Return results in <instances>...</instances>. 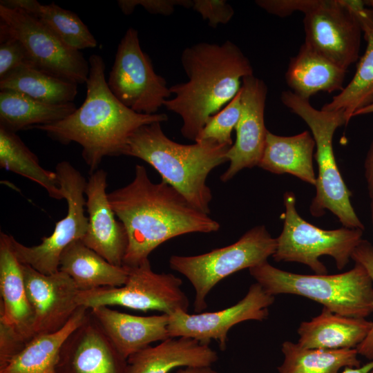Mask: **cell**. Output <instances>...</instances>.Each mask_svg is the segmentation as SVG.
<instances>
[{"mask_svg": "<svg viewBox=\"0 0 373 373\" xmlns=\"http://www.w3.org/2000/svg\"><path fill=\"white\" fill-rule=\"evenodd\" d=\"M89 310L80 306L59 331L33 337L17 355L0 368V373H58L61 349L72 332L85 321Z\"/></svg>", "mask_w": 373, "mask_h": 373, "instance_id": "obj_26", "label": "cell"}, {"mask_svg": "<svg viewBox=\"0 0 373 373\" xmlns=\"http://www.w3.org/2000/svg\"><path fill=\"white\" fill-rule=\"evenodd\" d=\"M115 97L142 114H156L171 96L166 79L157 74L140 46L137 30L129 28L121 39L106 80Z\"/></svg>", "mask_w": 373, "mask_h": 373, "instance_id": "obj_11", "label": "cell"}, {"mask_svg": "<svg viewBox=\"0 0 373 373\" xmlns=\"http://www.w3.org/2000/svg\"><path fill=\"white\" fill-rule=\"evenodd\" d=\"M276 248V238L271 237L265 225H258L230 245L197 256H171L169 266L193 285L194 311L200 313L207 308L206 298L219 282L238 271L267 262Z\"/></svg>", "mask_w": 373, "mask_h": 373, "instance_id": "obj_7", "label": "cell"}, {"mask_svg": "<svg viewBox=\"0 0 373 373\" xmlns=\"http://www.w3.org/2000/svg\"><path fill=\"white\" fill-rule=\"evenodd\" d=\"M283 202V227L276 238L274 260L298 262L306 265L316 274H327V268L319 258L327 255L334 259L338 269H343L362 241L363 230L345 227L325 230L307 222L296 210V196L292 191L285 193Z\"/></svg>", "mask_w": 373, "mask_h": 373, "instance_id": "obj_8", "label": "cell"}, {"mask_svg": "<svg viewBox=\"0 0 373 373\" xmlns=\"http://www.w3.org/2000/svg\"><path fill=\"white\" fill-rule=\"evenodd\" d=\"M3 90L19 92L46 104H62L73 102L77 84L33 66H23L0 79V90Z\"/></svg>", "mask_w": 373, "mask_h": 373, "instance_id": "obj_29", "label": "cell"}, {"mask_svg": "<svg viewBox=\"0 0 373 373\" xmlns=\"http://www.w3.org/2000/svg\"><path fill=\"white\" fill-rule=\"evenodd\" d=\"M22 265L27 296L34 312L33 337L54 333L69 321L80 307L78 289L66 273L44 274Z\"/></svg>", "mask_w": 373, "mask_h": 373, "instance_id": "obj_16", "label": "cell"}, {"mask_svg": "<svg viewBox=\"0 0 373 373\" xmlns=\"http://www.w3.org/2000/svg\"><path fill=\"white\" fill-rule=\"evenodd\" d=\"M370 113H373V104L366 107H364L360 109L359 111H358L357 112H356L355 114L354 115V117L357 116V115H361L370 114Z\"/></svg>", "mask_w": 373, "mask_h": 373, "instance_id": "obj_43", "label": "cell"}, {"mask_svg": "<svg viewBox=\"0 0 373 373\" xmlns=\"http://www.w3.org/2000/svg\"><path fill=\"white\" fill-rule=\"evenodd\" d=\"M365 176L367 183L368 193L372 198H373V141L365 161Z\"/></svg>", "mask_w": 373, "mask_h": 373, "instance_id": "obj_40", "label": "cell"}, {"mask_svg": "<svg viewBox=\"0 0 373 373\" xmlns=\"http://www.w3.org/2000/svg\"><path fill=\"white\" fill-rule=\"evenodd\" d=\"M0 166L41 186L50 198H64L56 172L43 168L17 133L0 127Z\"/></svg>", "mask_w": 373, "mask_h": 373, "instance_id": "obj_30", "label": "cell"}, {"mask_svg": "<svg viewBox=\"0 0 373 373\" xmlns=\"http://www.w3.org/2000/svg\"><path fill=\"white\" fill-rule=\"evenodd\" d=\"M240 94V90L222 110L208 118L195 142L210 141L233 145L231 133L238 124L241 111Z\"/></svg>", "mask_w": 373, "mask_h": 373, "instance_id": "obj_33", "label": "cell"}, {"mask_svg": "<svg viewBox=\"0 0 373 373\" xmlns=\"http://www.w3.org/2000/svg\"><path fill=\"white\" fill-rule=\"evenodd\" d=\"M191 8L213 28L227 23L234 15L233 8L225 0H193Z\"/></svg>", "mask_w": 373, "mask_h": 373, "instance_id": "obj_35", "label": "cell"}, {"mask_svg": "<svg viewBox=\"0 0 373 373\" xmlns=\"http://www.w3.org/2000/svg\"><path fill=\"white\" fill-rule=\"evenodd\" d=\"M280 100L310 128L315 141L314 157L318 165L316 195L309 206L313 216H322L325 210L334 214L345 227L364 230L350 201L351 192L345 184L334 157L332 140L336 130L346 125L344 111L318 110L308 99L291 90L281 93Z\"/></svg>", "mask_w": 373, "mask_h": 373, "instance_id": "obj_6", "label": "cell"}, {"mask_svg": "<svg viewBox=\"0 0 373 373\" xmlns=\"http://www.w3.org/2000/svg\"><path fill=\"white\" fill-rule=\"evenodd\" d=\"M318 0H257L256 3L271 15L287 17L296 11L304 14L313 8Z\"/></svg>", "mask_w": 373, "mask_h": 373, "instance_id": "obj_39", "label": "cell"}, {"mask_svg": "<svg viewBox=\"0 0 373 373\" xmlns=\"http://www.w3.org/2000/svg\"><path fill=\"white\" fill-rule=\"evenodd\" d=\"M240 93L241 111L235 128L236 139L227 153L229 165L220 178L223 182L245 168L258 166L268 132L265 124L267 87L264 81L254 75L243 77Z\"/></svg>", "mask_w": 373, "mask_h": 373, "instance_id": "obj_15", "label": "cell"}, {"mask_svg": "<svg viewBox=\"0 0 373 373\" xmlns=\"http://www.w3.org/2000/svg\"><path fill=\"white\" fill-rule=\"evenodd\" d=\"M73 102L46 104L11 90L0 91V127L17 133L37 125L59 122L76 110Z\"/></svg>", "mask_w": 373, "mask_h": 373, "instance_id": "obj_27", "label": "cell"}, {"mask_svg": "<svg viewBox=\"0 0 373 373\" xmlns=\"http://www.w3.org/2000/svg\"><path fill=\"white\" fill-rule=\"evenodd\" d=\"M373 322L335 314L325 308L298 329L301 347L321 350L356 348L367 336Z\"/></svg>", "mask_w": 373, "mask_h": 373, "instance_id": "obj_22", "label": "cell"}, {"mask_svg": "<svg viewBox=\"0 0 373 373\" xmlns=\"http://www.w3.org/2000/svg\"><path fill=\"white\" fill-rule=\"evenodd\" d=\"M315 146L314 137L308 131L292 136L278 135L268 131L258 166L275 174H291L315 186L316 176L313 167Z\"/></svg>", "mask_w": 373, "mask_h": 373, "instance_id": "obj_24", "label": "cell"}, {"mask_svg": "<svg viewBox=\"0 0 373 373\" xmlns=\"http://www.w3.org/2000/svg\"><path fill=\"white\" fill-rule=\"evenodd\" d=\"M373 370V360L358 367H345L341 373H369Z\"/></svg>", "mask_w": 373, "mask_h": 373, "instance_id": "obj_42", "label": "cell"}, {"mask_svg": "<svg viewBox=\"0 0 373 373\" xmlns=\"http://www.w3.org/2000/svg\"><path fill=\"white\" fill-rule=\"evenodd\" d=\"M117 5L126 15L140 6L151 14L169 16L173 13L175 6L191 8L193 0H119Z\"/></svg>", "mask_w": 373, "mask_h": 373, "instance_id": "obj_36", "label": "cell"}, {"mask_svg": "<svg viewBox=\"0 0 373 373\" xmlns=\"http://www.w3.org/2000/svg\"><path fill=\"white\" fill-rule=\"evenodd\" d=\"M55 172L64 198L67 202L66 216L56 222L52 234L43 237L37 245L26 246L11 237L12 249L19 261L44 274L59 271L64 250L73 241L82 240L88 223L85 215L84 198L87 181L66 161L58 163Z\"/></svg>", "mask_w": 373, "mask_h": 373, "instance_id": "obj_10", "label": "cell"}, {"mask_svg": "<svg viewBox=\"0 0 373 373\" xmlns=\"http://www.w3.org/2000/svg\"><path fill=\"white\" fill-rule=\"evenodd\" d=\"M121 356L89 310L85 321L68 337L59 354L58 373H126Z\"/></svg>", "mask_w": 373, "mask_h": 373, "instance_id": "obj_18", "label": "cell"}, {"mask_svg": "<svg viewBox=\"0 0 373 373\" xmlns=\"http://www.w3.org/2000/svg\"><path fill=\"white\" fill-rule=\"evenodd\" d=\"M369 373H373V370L372 371H370Z\"/></svg>", "mask_w": 373, "mask_h": 373, "instance_id": "obj_46", "label": "cell"}, {"mask_svg": "<svg viewBox=\"0 0 373 373\" xmlns=\"http://www.w3.org/2000/svg\"><path fill=\"white\" fill-rule=\"evenodd\" d=\"M12 236L0 233V321L12 326L27 342L33 338L34 312L28 300L22 265Z\"/></svg>", "mask_w": 373, "mask_h": 373, "instance_id": "obj_20", "label": "cell"}, {"mask_svg": "<svg viewBox=\"0 0 373 373\" xmlns=\"http://www.w3.org/2000/svg\"><path fill=\"white\" fill-rule=\"evenodd\" d=\"M351 258L366 269L373 283V246L368 241L362 240L352 252ZM356 350L359 355L373 360V326Z\"/></svg>", "mask_w": 373, "mask_h": 373, "instance_id": "obj_37", "label": "cell"}, {"mask_svg": "<svg viewBox=\"0 0 373 373\" xmlns=\"http://www.w3.org/2000/svg\"><path fill=\"white\" fill-rule=\"evenodd\" d=\"M346 73L304 43L290 59L285 80L291 92L309 100L318 92H341Z\"/></svg>", "mask_w": 373, "mask_h": 373, "instance_id": "obj_23", "label": "cell"}, {"mask_svg": "<svg viewBox=\"0 0 373 373\" xmlns=\"http://www.w3.org/2000/svg\"><path fill=\"white\" fill-rule=\"evenodd\" d=\"M367 2H368V3L371 6L372 11V13H373V0L367 1Z\"/></svg>", "mask_w": 373, "mask_h": 373, "instance_id": "obj_45", "label": "cell"}, {"mask_svg": "<svg viewBox=\"0 0 373 373\" xmlns=\"http://www.w3.org/2000/svg\"><path fill=\"white\" fill-rule=\"evenodd\" d=\"M107 174L103 169L92 173L85 187L88 227L83 242L110 263L123 266L128 246L125 227L117 218L106 193Z\"/></svg>", "mask_w": 373, "mask_h": 373, "instance_id": "obj_17", "label": "cell"}, {"mask_svg": "<svg viewBox=\"0 0 373 373\" xmlns=\"http://www.w3.org/2000/svg\"><path fill=\"white\" fill-rule=\"evenodd\" d=\"M176 373H218L211 366L208 367H186L179 369Z\"/></svg>", "mask_w": 373, "mask_h": 373, "instance_id": "obj_41", "label": "cell"}, {"mask_svg": "<svg viewBox=\"0 0 373 373\" xmlns=\"http://www.w3.org/2000/svg\"><path fill=\"white\" fill-rule=\"evenodd\" d=\"M251 276L272 296H302L323 305L335 314L366 318L373 312V283L360 264L345 272L327 275L291 273L268 262L250 268Z\"/></svg>", "mask_w": 373, "mask_h": 373, "instance_id": "obj_5", "label": "cell"}, {"mask_svg": "<svg viewBox=\"0 0 373 373\" xmlns=\"http://www.w3.org/2000/svg\"><path fill=\"white\" fill-rule=\"evenodd\" d=\"M1 4L7 8L22 10L33 16L72 50L80 51L97 45L96 39L75 13L54 2L43 5L36 0H2Z\"/></svg>", "mask_w": 373, "mask_h": 373, "instance_id": "obj_28", "label": "cell"}, {"mask_svg": "<svg viewBox=\"0 0 373 373\" xmlns=\"http://www.w3.org/2000/svg\"><path fill=\"white\" fill-rule=\"evenodd\" d=\"M88 62L86 95L82 106L59 122L32 128L44 131L63 144L78 143L92 173L104 157L123 155L129 137L137 128L166 122L168 116L164 113H138L126 107L108 86L103 58L93 55Z\"/></svg>", "mask_w": 373, "mask_h": 373, "instance_id": "obj_2", "label": "cell"}, {"mask_svg": "<svg viewBox=\"0 0 373 373\" xmlns=\"http://www.w3.org/2000/svg\"><path fill=\"white\" fill-rule=\"evenodd\" d=\"M23 66L35 67L27 50L17 39L0 32V79Z\"/></svg>", "mask_w": 373, "mask_h": 373, "instance_id": "obj_34", "label": "cell"}, {"mask_svg": "<svg viewBox=\"0 0 373 373\" xmlns=\"http://www.w3.org/2000/svg\"><path fill=\"white\" fill-rule=\"evenodd\" d=\"M371 213H372V225H373V198H371Z\"/></svg>", "mask_w": 373, "mask_h": 373, "instance_id": "obj_44", "label": "cell"}, {"mask_svg": "<svg viewBox=\"0 0 373 373\" xmlns=\"http://www.w3.org/2000/svg\"><path fill=\"white\" fill-rule=\"evenodd\" d=\"M303 26L305 43L339 67L347 70L358 59L362 31L338 0H318Z\"/></svg>", "mask_w": 373, "mask_h": 373, "instance_id": "obj_14", "label": "cell"}, {"mask_svg": "<svg viewBox=\"0 0 373 373\" xmlns=\"http://www.w3.org/2000/svg\"><path fill=\"white\" fill-rule=\"evenodd\" d=\"M0 32L17 39L34 66L77 84L86 83L89 62L66 46L47 26L26 12L0 5Z\"/></svg>", "mask_w": 373, "mask_h": 373, "instance_id": "obj_12", "label": "cell"}, {"mask_svg": "<svg viewBox=\"0 0 373 373\" xmlns=\"http://www.w3.org/2000/svg\"><path fill=\"white\" fill-rule=\"evenodd\" d=\"M274 296L256 283L251 285L245 296L236 305L222 310L190 314L177 311L169 315V337H188L203 344L216 340L220 350L227 347V334L236 324L246 321H263L268 317V307Z\"/></svg>", "mask_w": 373, "mask_h": 373, "instance_id": "obj_13", "label": "cell"}, {"mask_svg": "<svg viewBox=\"0 0 373 373\" xmlns=\"http://www.w3.org/2000/svg\"><path fill=\"white\" fill-rule=\"evenodd\" d=\"M281 350L284 361L278 373H338L342 367H358L356 348L321 350L301 347L285 341Z\"/></svg>", "mask_w": 373, "mask_h": 373, "instance_id": "obj_31", "label": "cell"}, {"mask_svg": "<svg viewBox=\"0 0 373 373\" xmlns=\"http://www.w3.org/2000/svg\"><path fill=\"white\" fill-rule=\"evenodd\" d=\"M181 64L189 80L169 87L164 106L182 119V136L195 141L208 118L237 95L243 77L254 75L249 59L231 41L199 42L185 48Z\"/></svg>", "mask_w": 373, "mask_h": 373, "instance_id": "obj_3", "label": "cell"}, {"mask_svg": "<svg viewBox=\"0 0 373 373\" xmlns=\"http://www.w3.org/2000/svg\"><path fill=\"white\" fill-rule=\"evenodd\" d=\"M108 197L127 234L123 266H137L171 238L220 228L218 222L193 207L171 185L162 180L153 182L143 165L137 164L133 180Z\"/></svg>", "mask_w": 373, "mask_h": 373, "instance_id": "obj_1", "label": "cell"}, {"mask_svg": "<svg viewBox=\"0 0 373 373\" xmlns=\"http://www.w3.org/2000/svg\"><path fill=\"white\" fill-rule=\"evenodd\" d=\"M126 267L128 275L124 285L79 291V306L93 309L119 305L142 312L155 310L168 315L177 311L188 312L189 301L181 288L182 280L180 278L170 273L154 272L149 259L137 266Z\"/></svg>", "mask_w": 373, "mask_h": 373, "instance_id": "obj_9", "label": "cell"}, {"mask_svg": "<svg viewBox=\"0 0 373 373\" xmlns=\"http://www.w3.org/2000/svg\"><path fill=\"white\" fill-rule=\"evenodd\" d=\"M90 312L118 352L126 360L151 343L169 338V315L166 314L135 316L106 306L90 309Z\"/></svg>", "mask_w": 373, "mask_h": 373, "instance_id": "obj_19", "label": "cell"}, {"mask_svg": "<svg viewBox=\"0 0 373 373\" xmlns=\"http://www.w3.org/2000/svg\"><path fill=\"white\" fill-rule=\"evenodd\" d=\"M59 270L72 278L79 291L120 287L128 275L126 267L110 263L82 240L73 241L64 250Z\"/></svg>", "mask_w": 373, "mask_h": 373, "instance_id": "obj_25", "label": "cell"}, {"mask_svg": "<svg viewBox=\"0 0 373 373\" xmlns=\"http://www.w3.org/2000/svg\"><path fill=\"white\" fill-rule=\"evenodd\" d=\"M169 337L127 358L126 373H169L176 367H208L218 360L209 344L188 337Z\"/></svg>", "mask_w": 373, "mask_h": 373, "instance_id": "obj_21", "label": "cell"}, {"mask_svg": "<svg viewBox=\"0 0 373 373\" xmlns=\"http://www.w3.org/2000/svg\"><path fill=\"white\" fill-rule=\"evenodd\" d=\"M160 122L144 125L129 137L123 155L139 158L153 167L193 207L209 214L212 193L206 183L210 172L228 162L231 146L210 141L179 144L163 132Z\"/></svg>", "mask_w": 373, "mask_h": 373, "instance_id": "obj_4", "label": "cell"}, {"mask_svg": "<svg viewBox=\"0 0 373 373\" xmlns=\"http://www.w3.org/2000/svg\"><path fill=\"white\" fill-rule=\"evenodd\" d=\"M27 343L12 326L0 321V368L17 355Z\"/></svg>", "mask_w": 373, "mask_h": 373, "instance_id": "obj_38", "label": "cell"}, {"mask_svg": "<svg viewBox=\"0 0 373 373\" xmlns=\"http://www.w3.org/2000/svg\"><path fill=\"white\" fill-rule=\"evenodd\" d=\"M364 36L367 48L357 64L353 78L321 108L327 111L343 110L346 125L356 112L373 104V28L365 32Z\"/></svg>", "mask_w": 373, "mask_h": 373, "instance_id": "obj_32", "label": "cell"}]
</instances>
